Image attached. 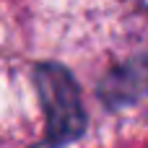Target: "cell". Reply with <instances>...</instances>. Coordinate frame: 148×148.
Returning <instances> with one entry per match:
<instances>
[{"mask_svg":"<svg viewBox=\"0 0 148 148\" xmlns=\"http://www.w3.org/2000/svg\"><path fill=\"white\" fill-rule=\"evenodd\" d=\"M36 88L42 96V107L47 112L44 143L57 148L65 146L68 140H75L86 127V112L73 75L62 65L44 62L36 68Z\"/></svg>","mask_w":148,"mask_h":148,"instance_id":"obj_1","label":"cell"}]
</instances>
